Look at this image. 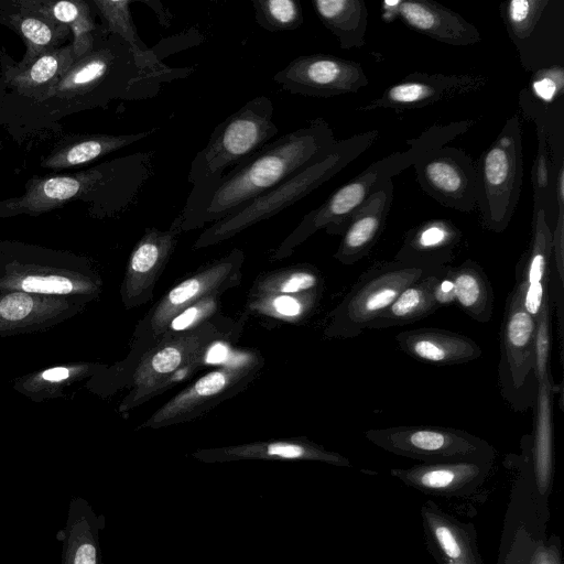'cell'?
I'll list each match as a JSON object with an SVG mask.
<instances>
[{
	"label": "cell",
	"mask_w": 564,
	"mask_h": 564,
	"mask_svg": "<svg viewBox=\"0 0 564 564\" xmlns=\"http://www.w3.org/2000/svg\"><path fill=\"white\" fill-rule=\"evenodd\" d=\"M90 2L106 30L121 37L135 54L148 56L154 52L147 46L137 32L130 11L133 0H90Z\"/></svg>",
	"instance_id": "39"
},
{
	"label": "cell",
	"mask_w": 564,
	"mask_h": 564,
	"mask_svg": "<svg viewBox=\"0 0 564 564\" xmlns=\"http://www.w3.org/2000/svg\"><path fill=\"white\" fill-rule=\"evenodd\" d=\"M399 348L415 360L435 366L460 365L478 359L480 346L470 337L440 328H415L397 334Z\"/></svg>",
	"instance_id": "27"
},
{
	"label": "cell",
	"mask_w": 564,
	"mask_h": 564,
	"mask_svg": "<svg viewBox=\"0 0 564 564\" xmlns=\"http://www.w3.org/2000/svg\"><path fill=\"white\" fill-rule=\"evenodd\" d=\"M101 291L102 279L89 258L20 240H0V294L24 292L88 305Z\"/></svg>",
	"instance_id": "5"
},
{
	"label": "cell",
	"mask_w": 564,
	"mask_h": 564,
	"mask_svg": "<svg viewBox=\"0 0 564 564\" xmlns=\"http://www.w3.org/2000/svg\"><path fill=\"white\" fill-rule=\"evenodd\" d=\"M433 272L423 275L419 281L405 288L384 311L370 322L367 328L383 329L403 326L436 312L438 307L430 289Z\"/></svg>",
	"instance_id": "36"
},
{
	"label": "cell",
	"mask_w": 564,
	"mask_h": 564,
	"mask_svg": "<svg viewBox=\"0 0 564 564\" xmlns=\"http://www.w3.org/2000/svg\"><path fill=\"white\" fill-rule=\"evenodd\" d=\"M154 151L115 158L69 174L33 175L24 191L0 200V218L36 217L69 203L88 205L96 219L128 210L154 172Z\"/></svg>",
	"instance_id": "3"
},
{
	"label": "cell",
	"mask_w": 564,
	"mask_h": 564,
	"mask_svg": "<svg viewBox=\"0 0 564 564\" xmlns=\"http://www.w3.org/2000/svg\"><path fill=\"white\" fill-rule=\"evenodd\" d=\"M456 304L479 323L490 321L494 313L491 283L479 263L466 259L458 267H452Z\"/></svg>",
	"instance_id": "35"
},
{
	"label": "cell",
	"mask_w": 564,
	"mask_h": 564,
	"mask_svg": "<svg viewBox=\"0 0 564 564\" xmlns=\"http://www.w3.org/2000/svg\"><path fill=\"white\" fill-rule=\"evenodd\" d=\"M430 289L438 308L456 304L455 284L449 264L437 269L431 274Z\"/></svg>",
	"instance_id": "43"
},
{
	"label": "cell",
	"mask_w": 564,
	"mask_h": 564,
	"mask_svg": "<svg viewBox=\"0 0 564 564\" xmlns=\"http://www.w3.org/2000/svg\"><path fill=\"white\" fill-rule=\"evenodd\" d=\"M535 435L532 437L531 457L535 485L542 501L547 500L552 480V416L551 395L555 384L550 373L538 379Z\"/></svg>",
	"instance_id": "33"
},
{
	"label": "cell",
	"mask_w": 564,
	"mask_h": 564,
	"mask_svg": "<svg viewBox=\"0 0 564 564\" xmlns=\"http://www.w3.org/2000/svg\"><path fill=\"white\" fill-rule=\"evenodd\" d=\"M0 24L14 31L25 45L23 57L15 62L19 67L64 46L72 36L67 26L25 8L19 0H0Z\"/></svg>",
	"instance_id": "28"
},
{
	"label": "cell",
	"mask_w": 564,
	"mask_h": 564,
	"mask_svg": "<svg viewBox=\"0 0 564 564\" xmlns=\"http://www.w3.org/2000/svg\"><path fill=\"white\" fill-rule=\"evenodd\" d=\"M393 6L395 14L408 28L444 44L467 46L481 40L474 24L435 1L404 0L393 2Z\"/></svg>",
	"instance_id": "26"
},
{
	"label": "cell",
	"mask_w": 564,
	"mask_h": 564,
	"mask_svg": "<svg viewBox=\"0 0 564 564\" xmlns=\"http://www.w3.org/2000/svg\"><path fill=\"white\" fill-rule=\"evenodd\" d=\"M180 234L177 216L167 229H145L129 256L120 286V299L126 310L152 300L156 282L176 248Z\"/></svg>",
	"instance_id": "18"
},
{
	"label": "cell",
	"mask_w": 564,
	"mask_h": 564,
	"mask_svg": "<svg viewBox=\"0 0 564 564\" xmlns=\"http://www.w3.org/2000/svg\"><path fill=\"white\" fill-rule=\"evenodd\" d=\"M532 238L529 250L519 261L516 285L521 291L525 311L536 318L544 301L551 274L552 229L547 223L549 200L544 193L533 189Z\"/></svg>",
	"instance_id": "20"
},
{
	"label": "cell",
	"mask_w": 564,
	"mask_h": 564,
	"mask_svg": "<svg viewBox=\"0 0 564 564\" xmlns=\"http://www.w3.org/2000/svg\"><path fill=\"white\" fill-rule=\"evenodd\" d=\"M1 149H2V147H1V144H0V154H1Z\"/></svg>",
	"instance_id": "49"
},
{
	"label": "cell",
	"mask_w": 564,
	"mask_h": 564,
	"mask_svg": "<svg viewBox=\"0 0 564 564\" xmlns=\"http://www.w3.org/2000/svg\"><path fill=\"white\" fill-rule=\"evenodd\" d=\"M220 297L221 294L208 295L183 310L170 321L155 344L162 338L198 327L220 314Z\"/></svg>",
	"instance_id": "41"
},
{
	"label": "cell",
	"mask_w": 564,
	"mask_h": 564,
	"mask_svg": "<svg viewBox=\"0 0 564 564\" xmlns=\"http://www.w3.org/2000/svg\"><path fill=\"white\" fill-rule=\"evenodd\" d=\"M495 460H459L392 468L390 474L425 495L454 498L475 494L487 480Z\"/></svg>",
	"instance_id": "21"
},
{
	"label": "cell",
	"mask_w": 564,
	"mask_h": 564,
	"mask_svg": "<svg viewBox=\"0 0 564 564\" xmlns=\"http://www.w3.org/2000/svg\"><path fill=\"white\" fill-rule=\"evenodd\" d=\"M156 128L127 133H75L58 140L41 158L40 166L52 171H62L84 166L112 152L141 141L154 133Z\"/></svg>",
	"instance_id": "30"
},
{
	"label": "cell",
	"mask_w": 564,
	"mask_h": 564,
	"mask_svg": "<svg viewBox=\"0 0 564 564\" xmlns=\"http://www.w3.org/2000/svg\"><path fill=\"white\" fill-rule=\"evenodd\" d=\"M336 142L328 122L315 118L307 126L267 143L215 182L192 187L177 215L182 232L223 219L325 156Z\"/></svg>",
	"instance_id": "2"
},
{
	"label": "cell",
	"mask_w": 564,
	"mask_h": 564,
	"mask_svg": "<svg viewBox=\"0 0 564 564\" xmlns=\"http://www.w3.org/2000/svg\"><path fill=\"white\" fill-rule=\"evenodd\" d=\"M273 112L272 100L257 96L221 121L191 162L192 187L215 182L269 143L278 133Z\"/></svg>",
	"instance_id": "7"
},
{
	"label": "cell",
	"mask_w": 564,
	"mask_h": 564,
	"mask_svg": "<svg viewBox=\"0 0 564 564\" xmlns=\"http://www.w3.org/2000/svg\"><path fill=\"white\" fill-rule=\"evenodd\" d=\"M323 289L321 272L312 264L301 263L268 272L254 281L249 297L296 294Z\"/></svg>",
	"instance_id": "38"
},
{
	"label": "cell",
	"mask_w": 564,
	"mask_h": 564,
	"mask_svg": "<svg viewBox=\"0 0 564 564\" xmlns=\"http://www.w3.org/2000/svg\"><path fill=\"white\" fill-rule=\"evenodd\" d=\"M148 6H151L152 10L156 13L158 18H159V21L161 24H163L164 26H169L170 25V22H171V14L169 13V11L164 8H162L163 6L158 2V1H147L145 2Z\"/></svg>",
	"instance_id": "46"
},
{
	"label": "cell",
	"mask_w": 564,
	"mask_h": 564,
	"mask_svg": "<svg viewBox=\"0 0 564 564\" xmlns=\"http://www.w3.org/2000/svg\"><path fill=\"white\" fill-rule=\"evenodd\" d=\"M444 564H460V563H444Z\"/></svg>",
	"instance_id": "48"
},
{
	"label": "cell",
	"mask_w": 564,
	"mask_h": 564,
	"mask_svg": "<svg viewBox=\"0 0 564 564\" xmlns=\"http://www.w3.org/2000/svg\"><path fill=\"white\" fill-rule=\"evenodd\" d=\"M264 366L263 356L253 349L237 351L225 364L185 387L141 424L162 429L191 422L246 390Z\"/></svg>",
	"instance_id": "10"
},
{
	"label": "cell",
	"mask_w": 564,
	"mask_h": 564,
	"mask_svg": "<svg viewBox=\"0 0 564 564\" xmlns=\"http://www.w3.org/2000/svg\"><path fill=\"white\" fill-rule=\"evenodd\" d=\"M311 3L324 26L337 37L340 48L365 45L368 10L364 0H313Z\"/></svg>",
	"instance_id": "34"
},
{
	"label": "cell",
	"mask_w": 564,
	"mask_h": 564,
	"mask_svg": "<svg viewBox=\"0 0 564 564\" xmlns=\"http://www.w3.org/2000/svg\"><path fill=\"white\" fill-rule=\"evenodd\" d=\"M460 239L462 231L451 219H429L405 234L393 260L437 270L449 264Z\"/></svg>",
	"instance_id": "29"
},
{
	"label": "cell",
	"mask_w": 564,
	"mask_h": 564,
	"mask_svg": "<svg viewBox=\"0 0 564 564\" xmlns=\"http://www.w3.org/2000/svg\"><path fill=\"white\" fill-rule=\"evenodd\" d=\"M474 124L475 120L471 119L454 121L446 124H433L419 137L406 140V144L414 151L417 158L430 150L445 147V144L457 137L466 133Z\"/></svg>",
	"instance_id": "42"
},
{
	"label": "cell",
	"mask_w": 564,
	"mask_h": 564,
	"mask_svg": "<svg viewBox=\"0 0 564 564\" xmlns=\"http://www.w3.org/2000/svg\"><path fill=\"white\" fill-rule=\"evenodd\" d=\"M273 80L291 94L316 98L357 93L369 84L360 63L326 53L292 59Z\"/></svg>",
	"instance_id": "15"
},
{
	"label": "cell",
	"mask_w": 564,
	"mask_h": 564,
	"mask_svg": "<svg viewBox=\"0 0 564 564\" xmlns=\"http://www.w3.org/2000/svg\"><path fill=\"white\" fill-rule=\"evenodd\" d=\"M415 153L410 148L377 160L349 182L334 191L317 208L308 212L281 242L272 259L289 257L296 247L316 231L325 229L329 235H341L350 216L384 181L413 165Z\"/></svg>",
	"instance_id": "11"
},
{
	"label": "cell",
	"mask_w": 564,
	"mask_h": 564,
	"mask_svg": "<svg viewBox=\"0 0 564 564\" xmlns=\"http://www.w3.org/2000/svg\"><path fill=\"white\" fill-rule=\"evenodd\" d=\"M254 20L270 32L293 31L304 22L303 10L297 0H252Z\"/></svg>",
	"instance_id": "40"
},
{
	"label": "cell",
	"mask_w": 564,
	"mask_h": 564,
	"mask_svg": "<svg viewBox=\"0 0 564 564\" xmlns=\"http://www.w3.org/2000/svg\"><path fill=\"white\" fill-rule=\"evenodd\" d=\"M77 59L70 43L45 53L26 66L0 50V86L4 98L0 116L40 99Z\"/></svg>",
	"instance_id": "19"
},
{
	"label": "cell",
	"mask_w": 564,
	"mask_h": 564,
	"mask_svg": "<svg viewBox=\"0 0 564 564\" xmlns=\"http://www.w3.org/2000/svg\"><path fill=\"white\" fill-rule=\"evenodd\" d=\"M106 368L107 365L85 361L55 365L19 377L13 389L33 402H44L62 397L70 386L90 380Z\"/></svg>",
	"instance_id": "31"
},
{
	"label": "cell",
	"mask_w": 564,
	"mask_h": 564,
	"mask_svg": "<svg viewBox=\"0 0 564 564\" xmlns=\"http://www.w3.org/2000/svg\"><path fill=\"white\" fill-rule=\"evenodd\" d=\"M77 301L24 292L0 294V337L46 330L79 314Z\"/></svg>",
	"instance_id": "22"
},
{
	"label": "cell",
	"mask_w": 564,
	"mask_h": 564,
	"mask_svg": "<svg viewBox=\"0 0 564 564\" xmlns=\"http://www.w3.org/2000/svg\"><path fill=\"white\" fill-rule=\"evenodd\" d=\"M243 323L220 313L198 327L159 340L131 370L119 412L129 413L198 370L214 346L240 337Z\"/></svg>",
	"instance_id": "4"
},
{
	"label": "cell",
	"mask_w": 564,
	"mask_h": 564,
	"mask_svg": "<svg viewBox=\"0 0 564 564\" xmlns=\"http://www.w3.org/2000/svg\"><path fill=\"white\" fill-rule=\"evenodd\" d=\"M422 191L438 204L462 213L476 207V167L462 149L442 147L419 155L413 165Z\"/></svg>",
	"instance_id": "16"
},
{
	"label": "cell",
	"mask_w": 564,
	"mask_h": 564,
	"mask_svg": "<svg viewBox=\"0 0 564 564\" xmlns=\"http://www.w3.org/2000/svg\"><path fill=\"white\" fill-rule=\"evenodd\" d=\"M499 8L520 64L527 72L563 66V0H509L501 2Z\"/></svg>",
	"instance_id": "12"
},
{
	"label": "cell",
	"mask_w": 564,
	"mask_h": 564,
	"mask_svg": "<svg viewBox=\"0 0 564 564\" xmlns=\"http://www.w3.org/2000/svg\"><path fill=\"white\" fill-rule=\"evenodd\" d=\"M25 8L39 12L67 26L72 46L78 57L91 50L100 24L95 21V10L86 0H19Z\"/></svg>",
	"instance_id": "32"
},
{
	"label": "cell",
	"mask_w": 564,
	"mask_h": 564,
	"mask_svg": "<svg viewBox=\"0 0 564 564\" xmlns=\"http://www.w3.org/2000/svg\"><path fill=\"white\" fill-rule=\"evenodd\" d=\"M323 289L296 294H278L249 297L247 314L286 323L304 322L316 308Z\"/></svg>",
	"instance_id": "37"
},
{
	"label": "cell",
	"mask_w": 564,
	"mask_h": 564,
	"mask_svg": "<svg viewBox=\"0 0 564 564\" xmlns=\"http://www.w3.org/2000/svg\"><path fill=\"white\" fill-rule=\"evenodd\" d=\"M427 547L440 564H484L474 527L443 511L435 502L421 508Z\"/></svg>",
	"instance_id": "24"
},
{
	"label": "cell",
	"mask_w": 564,
	"mask_h": 564,
	"mask_svg": "<svg viewBox=\"0 0 564 564\" xmlns=\"http://www.w3.org/2000/svg\"><path fill=\"white\" fill-rule=\"evenodd\" d=\"M378 137L379 131L372 129L337 140L325 156L203 230L193 249L218 245L296 204L367 151Z\"/></svg>",
	"instance_id": "6"
},
{
	"label": "cell",
	"mask_w": 564,
	"mask_h": 564,
	"mask_svg": "<svg viewBox=\"0 0 564 564\" xmlns=\"http://www.w3.org/2000/svg\"><path fill=\"white\" fill-rule=\"evenodd\" d=\"M199 460L229 462L238 459L315 460L340 467H350L345 456L328 451L303 437L271 440L218 448L200 449L192 454Z\"/></svg>",
	"instance_id": "25"
},
{
	"label": "cell",
	"mask_w": 564,
	"mask_h": 564,
	"mask_svg": "<svg viewBox=\"0 0 564 564\" xmlns=\"http://www.w3.org/2000/svg\"><path fill=\"white\" fill-rule=\"evenodd\" d=\"M3 98H4V90L0 86V111H1V108H2Z\"/></svg>",
	"instance_id": "47"
},
{
	"label": "cell",
	"mask_w": 564,
	"mask_h": 564,
	"mask_svg": "<svg viewBox=\"0 0 564 564\" xmlns=\"http://www.w3.org/2000/svg\"><path fill=\"white\" fill-rule=\"evenodd\" d=\"M74 564H97L95 546L88 543L80 545L76 551Z\"/></svg>",
	"instance_id": "45"
},
{
	"label": "cell",
	"mask_w": 564,
	"mask_h": 564,
	"mask_svg": "<svg viewBox=\"0 0 564 564\" xmlns=\"http://www.w3.org/2000/svg\"><path fill=\"white\" fill-rule=\"evenodd\" d=\"M488 78L480 74H429L413 72L387 87L383 93L358 108L411 110L449 101L481 90Z\"/></svg>",
	"instance_id": "17"
},
{
	"label": "cell",
	"mask_w": 564,
	"mask_h": 564,
	"mask_svg": "<svg viewBox=\"0 0 564 564\" xmlns=\"http://www.w3.org/2000/svg\"><path fill=\"white\" fill-rule=\"evenodd\" d=\"M535 327L536 318L525 311L521 291L514 285L501 322L498 382L501 397L516 412L533 408L538 395Z\"/></svg>",
	"instance_id": "13"
},
{
	"label": "cell",
	"mask_w": 564,
	"mask_h": 564,
	"mask_svg": "<svg viewBox=\"0 0 564 564\" xmlns=\"http://www.w3.org/2000/svg\"><path fill=\"white\" fill-rule=\"evenodd\" d=\"M393 198L392 180L380 184L350 216L334 258L351 265L369 254L379 240Z\"/></svg>",
	"instance_id": "23"
},
{
	"label": "cell",
	"mask_w": 564,
	"mask_h": 564,
	"mask_svg": "<svg viewBox=\"0 0 564 564\" xmlns=\"http://www.w3.org/2000/svg\"><path fill=\"white\" fill-rule=\"evenodd\" d=\"M527 564H561L560 542L557 538L549 542H538L530 551Z\"/></svg>",
	"instance_id": "44"
},
{
	"label": "cell",
	"mask_w": 564,
	"mask_h": 564,
	"mask_svg": "<svg viewBox=\"0 0 564 564\" xmlns=\"http://www.w3.org/2000/svg\"><path fill=\"white\" fill-rule=\"evenodd\" d=\"M433 271L395 260L373 264L329 312L324 336L330 339L359 336L405 288Z\"/></svg>",
	"instance_id": "9"
},
{
	"label": "cell",
	"mask_w": 564,
	"mask_h": 564,
	"mask_svg": "<svg viewBox=\"0 0 564 564\" xmlns=\"http://www.w3.org/2000/svg\"><path fill=\"white\" fill-rule=\"evenodd\" d=\"M194 68L170 67L155 52L142 56L100 24L91 50L78 57L40 99L0 116V127L19 143L61 131V121L113 100L155 97L162 86Z\"/></svg>",
	"instance_id": "1"
},
{
	"label": "cell",
	"mask_w": 564,
	"mask_h": 564,
	"mask_svg": "<svg viewBox=\"0 0 564 564\" xmlns=\"http://www.w3.org/2000/svg\"><path fill=\"white\" fill-rule=\"evenodd\" d=\"M364 435L386 452L423 464L496 458V449L491 444L455 427L402 425L370 429Z\"/></svg>",
	"instance_id": "14"
},
{
	"label": "cell",
	"mask_w": 564,
	"mask_h": 564,
	"mask_svg": "<svg viewBox=\"0 0 564 564\" xmlns=\"http://www.w3.org/2000/svg\"><path fill=\"white\" fill-rule=\"evenodd\" d=\"M476 167V204L486 229L502 232L518 206L523 183L522 130L510 117L480 154Z\"/></svg>",
	"instance_id": "8"
}]
</instances>
